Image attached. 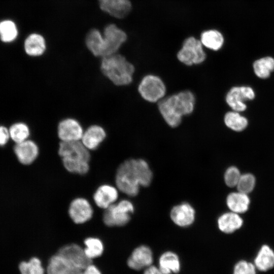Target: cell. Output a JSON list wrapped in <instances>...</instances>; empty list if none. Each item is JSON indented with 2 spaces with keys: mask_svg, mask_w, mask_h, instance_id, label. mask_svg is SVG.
<instances>
[{
  "mask_svg": "<svg viewBox=\"0 0 274 274\" xmlns=\"http://www.w3.org/2000/svg\"><path fill=\"white\" fill-rule=\"evenodd\" d=\"M256 76L262 79L268 78L274 71V58L265 56L257 59L253 64Z\"/></svg>",
  "mask_w": 274,
  "mask_h": 274,
  "instance_id": "obj_27",
  "label": "cell"
},
{
  "mask_svg": "<svg viewBox=\"0 0 274 274\" xmlns=\"http://www.w3.org/2000/svg\"><path fill=\"white\" fill-rule=\"evenodd\" d=\"M195 97L189 90H184L163 97L158 101V108L165 122L172 127L178 126L182 117L192 113Z\"/></svg>",
  "mask_w": 274,
  "mask_h": 274,
  "instance_id": "obj_2",
  "label": "cell"
},
{
  "mask_svg": "<svg viewBox=\"0 0 274 274\" xmlns=\"http://www.w3.org/2000/svg\"><path fill=\"white\" fill-rule=\"evenodd\" d=\"M224 122L227 127L237 132L244 130L248 125V120L246 117L242 115L240 112L233 110L225 114Z\"/></svg>",
  "mask_w": 274,
  "mask_h": 274,
  "instance_id": "obj_26",
  "label": "cell"
},
{
  "mask_svg": "<svg viewBox=\"0 0 274 274\" xmlns=\"http://www.w3.org/2000/svg\"><path fill=\"white\" fill-rule=\"evenodd\" d=\"M85 246L84 249L86 256L90 259L101 256L104 252V247L102 241L96 237H89L86 238L84 242Z\"/></svg>",
  "mask_w": 274,
  "mask_h": 274,
  "instance_id": "obj_30",
  "label": "cell"
},
{
  "mask_svg": "<svg viewBox=\"0 0 274 274\" xmlns=\"http://www.w3.org/2000/svg\"><path fill=\"white\" fill-rule=\"evenodd\" d=\"M10 137L16 144L28 140L30 135V129L23 122H17L11 126L9 129Z\"/></svg>",
  "mask_w": 274,
  "mask_h": 274,
  "instance_id": "obj_31",
  "label": "cell"
},
{
  "mask_svg": "<svg viewBox=\"0 0 274 274\" xmlns=\"http://www.w3.org/2000/svg\"><path fill=\"white\" fill-rule=\"evenodd\" d=\"M100 68L102 74L117 86L130 84L135 71L134 65L118 53L101 58Z\"/></svg>",
  "mask_w": 274,
  "mask_h": 274,
  "instance_id": "obj_4",
  "label": "cell"
},
{
  "mask_svg": "<svg viewBox=\"0 0 274 274\" xmlns=\"http://www.w3.org/2000/svg\"><path fill=\"white\" fill-rule=\"evenodd\" d=\"M257 271L253 262L241 259L234 264L232 274H257Z\"/></svg>",
  "mask_w": 274,
  "mask_h": 274,
  "instance_id": "obj_33",
  "label": "cell"
},
{
  "mask_svg": "<svg viewBox=\"0 0 274 274\" xmlns=\"http://www.w3.org/2000/svg\"><path fill=\"white\" fill-rule=\"evenodd\" d=\"M200 42L203 46L214 51L220 49L224 44L222 34L217 30H209L201 35Z\"/></svg>",
  "mask_w": 274,
  "mask_h": 274,
  "instance_id": "obj_25",
  "label": "cell"
},
{
  "mask_svg": "<svg viewBox=\"0 0 274 274\" xmlns=\"http://www.w3.org/2000/svg\"><path fill=\"white\" fill-rule=\"evenodd\" d=\"M18 36V27L13 21L6 19L0 21V39L3 42H12Z\"/></svg>",
  "mask_w": 274,
  "mask_h": 274,
  "instance_id": "obj_29",
  "label": "cell"
},
{
  "mask_svg": "<svg viewBox=\"0 0 274 274\" xmlns=\"http://www.w3.org/2000/svg\"><path fill=\"white\" fill-rule=\"evenodd\" d=\"M158 265V268L163 274L177 273L181 268L178 256L171 251L165 252L160 256Z\"/></svg>",
  "mask_w": 274,
  "mask_h": 274,
  "instance_id": "obj_22",
  "label": "cell"
},
{
  "mask_svg": "<svg viewBox=\"0 0 274 274\" xmlns=\"http://www.w3.org/2000/svg\"><path fill=\"white\" fill-rule=\"evenodd\" d=\"M72 267H74L57 253L50 258L47 267V274H66Z\"/></svg>",
  "mask_w": 274,
  "mask_h": 274,
  "instance_id": "obj_28",
  "label": "cell"
},
{
  "mask_svg": "<svg viewBox=\"0 0 274 274\" xmlns=\"http://www.w3.org/2000/svg\"><path fill=\"white\" fill-rule=\"evenodd\" d=\"M10 138L9 129L4 126L0 125V146H5Z\"/></svg>",
  "mask_w": 274,
  "mask_h": 274,
  "instance_id": "obj_36",
  "label": "cell"
},
{
  "mask_svg": "<svg viewBox=\"0 0 274 274\" xmlns=\"http://www.w3.org/2000/svg\"><path fill=\"white\" fill-rule=\"evenodd\" d=\"M24 49L26 54L30 56H41L46 51V41L41 34L37 32L31 33L24 40Z\"/></svg>",
  "mask_w": 274,
  "mask_h": 274,
  "instance_id": "obj_19",
  "label": "cell"
},
{
  "mask_svg": "<svg viewBox=\"0 0 274 274\" xmlns=\"http://www.w3.org/2000/svg\"><path fill=\"white\" fill-rule=\"evenodd\" d=\"M58 154L68 172L80 175L88 172L90 153L81 141L60 142Z\"/></svg>",
  "mask_w": 274,
  "mask_h": 274,
  "instance_id": "obj_3",
  "label": "cell"
},
{
  "mask_svg": "<svg viewBox=\"0 0 274 274\" xmlns=\"http://www.w3.org/2000/svg\"><path fill=\"white\" fill-rule=\"evenodd\" d=\"M118 188L109 184L99 186L95 191L93 198L96 206L106 209L117 201L118 198Z\"/></svg>",
  "mask_w": 274,
  "mask_h": 274,
  "instance_id": "obj_17",
  "label": "cell"
},
{
  "mask_svg": "<svg viewBox=\"0 0 274 274\" xmlns=\"http://www.w3.org/2000/svg\"><path fill=\"white\" fill-rule=\"evenodd\" d=\"M195 216L194 208L187 202L174 206L170 213L173 222L177 225L183 227L191 225L195 220Z\"/></svg>",
  "mask_w": 274,
  "mask_h": 274,
  "instance_id": "obj_14",
  "label": "cell"
},
{
  "mask_svg": "<svg viewBox=\"0 0 274 274\" xmlns=\"http://www.w3.org/2000/svg\"><path fill=\"white\" fill-rule=\"evenodd\" d=\"M152 177V172L145 160L129 159L118 167L115 182L119 190L134 196L138 194L140 186L147 187L150 184Z\"/></svg>",
  "mask_w": 274,
  "mask_h": 274,
  "instance_id": "obj_1",
  "label": "cell"
},
{
  "mask_svg": "<svg viewBox=\"0 0 274 274\" xmlns=\"http://www.w3.org/2000/svg\"><path fill=\"white\" fill-rule=\"evenodd\" d=\"M200 40L193 37L188 38L184 41L182 48L177 53L178 60L189 66L201 63L206 58Z\"/></svg>",
  "mask_w": 274,
  "mask_h": 274,
  "instance_id": "obj_7",
  "label": "cell"
},
{
  "mask_svg": "<svg viewBox=\"0 0 274 274\" xmlns=\"http://www.w3.org/2000/svg\"><path fill=\"white\" fill-rule=\"evenodd\" d=\"M66 274H83V270L72 267Z\"/></svg>",
  "mask_w": 274,
  "mask_h": 274,
  "instance_id": "obj_39",
  "label": "cell"
},
{
  "mask_svg": "<svg viewBox=\"0 0 274 274\" xmlns=\"http://www.w3.org/2000/svg\"><path fill=\"white\" fill-rule=\"evenodd\" d=\"M134 211L132 203L122 199L105 210L103 221L108 226H124L130 220V214Z\"/></svg>",
  "mask_w": 274,
  "mask_h": 274,
  "instance_id": "obj_5",
  "label": "cell"
},
{
  "mask_svg": "<svg viewBox=\"0 0 274 274\" xmlns=\"http://www.w3.org/2000/svg\"><path fill=\"white\" fill-rule=\"evenodd\" d=\"M84 130L81 123L73 118H65L59 121L57 133L61 142L81 141Z\"/></svg>",
  "mask_w": 274,
  "mask_h": 274,
  "instance_id": "obj_11",
  "label": "cell"
},
{
  "mask_svg": "<svg viewBox=\"0 0 274 274\" xmlns=\"http://www.w3.org/2000/svg\"><path fill=\"white\" fill-rule=\"evenodd\" d=\"M255 97L253 89L248 86H234L226 94L225 100L232 110L242 112L247 109L246 100H253Z\"/></svg>",
  "mask_w": 274,
  "mask_h": 274,
  "instance_id": "obj_8",
  "label": "cell"
},
{
  "mask_svg": "<svg viewBox=\"0 0 274 274\" xmlns=\"http://www.w3.org/2000/svg\"><path fill=\"white\" fill-rule=\"evenodd\" d=\"M143 274H163L158 267L154 265L145 268Z\"/></svg>",
  "mask_w": 274,
  "mask_h": 274,
  "instance_id": "obj_38",
  "label": "cell"
},
{
  "mask_svg": "<svg viewBox=\"0 0 274 274\" xmlns=\"http://www.w3.org/2000/svg\"><path fill=\"white\" fill-rule=\"evenodd\" d=\"M219 229L225 233H231L239 229L243 224V220L234 212H228L221 215L218 219Z\"/></svg>",
  "mask_w": 274,
  "mask_h": 274,
  "instance_id": "obj_23",
  "label": "cell"
},
{
  "mask_svg": "<svg viewBox=\"0 0 274 274\" xmlns=\"http://www.w3.org/2000/svg\"><path fill=\"white\" fill-rule=\"evenodd\" d=\"M85 45L88 50L95 56H106V48L102 32L97 29H91L85 38Z\"/></svg>",
  "mask_w": 274,
  "mask_h": 274,
  "instance_id": "obj_20",
  "label": "cell"
},
{
  "mask_svg": "<svg viewBox=\"0 0 274 274\" xmlns=\"http://www.w3.org/2000/svg\"><path fill=\"white\" fill-rule=\"evenodd\" d=\"M83 274H101L98 268L94 265L91 264L83 270Z\"/></svg>",
  "mask_w": 274,
  "mask_h": 274,
  "instance_id": "obj_37",
  "label": "cell"
},
{
  "mask_svg": "<svg viewBox=\"0 0 274 274\" xmlns=\"http://www.w3.org/2000/svg\"><path fill=\"white\" fill-rule=\"evenodd\" d=\"M106 136V131L102 126L93 124L84 131L81 141L89 151L94 150L104 142Z\"/></svg>",
  "mask_w": 274,
  "mask_h": 274,
  "instance_id": "obj_18",
  "label": "cell"
},
{
  "mask_svg": "<svg viewBox=\"0 0 274 274\" xmlns=\"http://www.w3.org/2000/svg\"><path fill=\"white\" fill-rule=\"evenodd\" d=\"M254 264L258 271L267 272L274 268V251L267 245H262L254 260Z\"/></svg>",
  "mask_w": 274,
  "mask_h": 274,
  "instance_id": "obj_21",
  "label": "cell"
},
{
  "mask_svg": "<svg viewBox=\"0 0 274 274\" xmlns=\"http://www.w3.org/2000/svg\"><path fill=\"white\" fill-rule=\"evenodd\" d=\"M99 4L102 11L118 19L126 17L132 9L130 0H102Z\"/></svg>",
  "mask_w": 274,
  "mask_h": 274,
  "instance_id": "obj_15",
  "label": "cell"
},
{
  "mask_svg": "<svg viewBox=\"0 0 274 274\" xmlns=\"http://www.w3.org/2000/svg\"><path fill=\"white\" fill-rule=\"evenodd\" d=\"M57 254L63 257L72 266L82 270L92 263V259L86 256L84 249L76 244L63 246L59 249Z\"/></svg>",
  "mask_w": 274,
  "mask_h": 274,
  "instance_id": "obj_10",
  "label": "cell"
},
{
  "mask_svg": "<svg viewBox=\"0 0 274 274\" xmlns=\"http://www.w3.org/2000/svg\"><path fill=\"white\" fill-rule=\"evenodd\" d=\"M226 204L233 212L243 213L246 212L250 204V199L247 194L241 192H233L226 198Z\"/></svg>",
  "mask_w": 274,
  "mask_h": 274,
  "instance_id": "obj_24",
  "label": "cell"
},
{
  "mask_svg": "<svg viewBox=\"0 0 274 274\" xmlns=\"http://www.w3.org/2000/svg\"><path fill=\"white\" fill-rule=\"evenodd\" d=\"M241 176L239 170L236 167H229L224 174L225 183L228 187H234L237 185Z\"/></svg>",
  "mask_w": 274,
  "mask_h": 274,
  "instance_id": "obj_35",
  "label": "cell"
},
{
  "mask_svg": "<svg viewBox=\"0 0 274 274\" xmlns=\"http://www.w3.org/2000/svg\"><path fill=\"white\" fill-rule=\"evenodd\" d=\"M69 216L76 224H83L90 220L93 210L88 200L82 197L73 199L68 208Z\"/></svg>",
  "mask_w": 274,
  "mask_h": 274,
  "instance_id": "obj_12",
  "label": "cell"
},
{
  "mask_svg": "<svg viewBox=\"0 0 274 274\" xmlns=\"http://www.w3.org/2000/svg\"><path fill=\"white\" fill-rule=\"evenodd\" d=\"M14 150L18 160L24 165L32 163L38 157L39 153L37 144L34 141L28 139L17 143Z\"/></svg>",
  "mask_w": 274,
  "mask_h": 274,
  "instance_id": "obj_16",
  "label": "cell"
},
{
  "mask_svg": "<svg viewBox=\"0 0 274 274\" xmlns=\"http://www.w3.org/2000/svg\"><path fill=\"white\" fill-rule=\"evenodd\" d=\"M102 34L106 48V56L117 53L127 38L124 30L112 23L106 26Z\"/></svg>",
  "mask_w": 274,
  "mask_h": 274,
  "instance_id": "obj_9",
  "label": "cell"
},
{
  "mask_svg": "<svg viewBox=\"0 0 274 274\" xmlns=\"http://www.w3.org/2000/svg\"><path fill=\"white\" fill-rule=\"evenodd\" d=\"M138 91L145 100L156 102L164 97L166 87L160 78L150 74L142 78L138 86Z\"/></svg>",
  "mask_w": 274,
  "mask_h": 274,
  "instance_id": "obj_6",
  "label": "cell"
},
{
  "mask_svg": "<svg viewBox=\"0 0 274 274\" xmlns=\"http://www.w3.org/2000/svg\"><path fill=\"white\" fill-rule=\"evenodd\" d=\"M153 261L151 249L145 245L136 248L127 260V265L131 269L140 270L151 266Z\"/></svg>",
  "mask_w": 274,
  "mask_h": 274,
  "instance_id": "obj_13",
  "label": "cell"
},
{
  "mask_svg": "<svg viewBox=\"0 0 274 274\" xmlns=\"http://www.w3.org/2000/svg\"><path fill=\"white\" fill-rule=\"evenodd\" d=\"M21 274H44V269L41 260L37 257H32L28 261H22L19 265Z\"/></svg>",
  "mask_w": 274,
  "mask_h": 274,
  "instance_id": "obj_32",
  "label": "cell"
},
{
  "mask_svg": "<svg viewBox=\"0 0 274 274\" xmlns=\"http://www.w3.org/2000/svg\"><path fill=\"white\" fill-rule=\"evenodd\" d=\"M255 184V179L254 176L250 174H246L241 176L236 186L239 192L247 194L253 190Z\"/></svg>",
  "mask_w": 274,
  "mask_h": 274,
  "instance_id": "obj_34",
  "label": "cell"
}]
</instances>
